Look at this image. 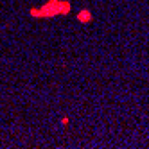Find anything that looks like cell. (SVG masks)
Returning a JSON list of instances; mask_svg holds the SVG:
<instances>
[{
	"mask_svg": "<svg viewBox=\"0 0 149 149\" xmlns=\"http://www.w3.org/2000/svg\"><path fill=\"white\" fill-rule=\"evenodd\" d=\"M77 20H79V22H90V20H92L90 11H81L79 16H77Z\"/></svg>",
	"mask_w": 149,
	"mask_h": 149,
	"instance_id": "cell-1",
	"label": "cell"
}]
</instances>
